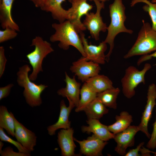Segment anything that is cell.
Returning a JSON list of instances; mask_svg holds the SVG:
<instances>
[{"label":"cell","instance_id":"29","mask_svg":"<svg viewBox=\"0 0 156 156\" xmlns=\"http://www.w3.org/2000/svg\"><path fill=\"white\" fill-rule=\"evenodd\" d=\"M16 31L8 27L3 30H0V43H1L15 38L17 35Z\"/></svg>","mask_w":156,"mask_h":156},{"label":"cell","instance_id":"35","mask_svg":"<svg viewBox=\"0 0 156 156\" xmlns=\"http://www.w3.org/2000/svg\"><path fill=\"white\" fill-rule=\"evenodd\" d=\"M153 57L156 58V51L152 54L142 55L138 60L137 64L138 66H139L143 62L151 60ZM154 65L156 66V64Z\"/></svg>","mask_w":156,"mask_h":156},{"label":"cell","instance_id":"7","mask_svg":"<svg viewBox=\"0 0 156 156\" xmlns=\"http://www.w3.org/2000/svg\"><path fill=\"white\" fill-rule=\"evenodd\" d=\"M94 1L96 7V11L95 13H88L86 15L83 24L89 31L92 38L98 41L99 39L100 32H106L107 27L103 22L101 16V11L105 7L104 2L99 0H94Z\"/></svg>","mask_w":156,"mask_h":156},{"label":"cell","instance_id":"1","mask_svg":"<svg viewBox=\"0 0 156 156\" xmlns=\"http://www.w3.org/2000/svg\"><path fill=\"white\" fill-rule=\"evenodd\" d=\"M109 12L111 21L107 27V34L104 41L109 45V49L106 55V61L108 62L114 47V40L119 33L125 32L132 34L133 31L127 28L124 23L126 19L125 8L122 0H114L109 6Z\"/></svg>","mask_w":156,"mask_h":156},{"label":"cell","instance_id":"36","mask_svg":"<svg viewBox=\"0 0 156 156\" xmlns=\"http://www.w3.org/2000/svg\"><path fill=\"white\" fill-rule=\"evenodd\" d=\"M34 4L36 7L41 8L42 7L47 0H29Z\"/></svg>","mask_w":156,"mask_h":156},{"label":"cell","instance_id":"6","mask_svg":"<svg viewBox=\"0 0 156 156\" xmlns=\"http://www.w3.org/2000/svg\"><path fill=\"white\" fill-rule=\"evenodd\" d=\"M151 68V64L146 63L140 70L133 66L126 69L121 79L122 93L128 99L132 98L135 94V89L141 83L145 84V75Z\"/></svg>","mask_w":156,"mask_h":156},{"label":"cell","instance_id":"30","mask_svg":"<svg viewBox=\"0 0 156 156\" xmlns=\"http://www.w3.org/2000/svg\"><path fill=\"white\" fill-rule=\"evenodd\" d=\"M1 156H29L30 154L22 153L18 151L14 152L13 149L10 146L7 147L0 152Z\"/></svg>","mask_w":156,"mask_h":156},{"label":"cell","instance_id":"40","mask_svg":"<svg viewBox=\"0 0 156 156\" xmlns=\"http://www.w3.org/2000/svg\"><path fill=\"white\" fill-rule=\"evenodd\" d=\"M151 2L153 3H156V0H152Z\"/></svg>","mask_w":156,"mask_h":156},{"label":"cell","instance_id":"17","mask_svg":"<svg viewBox=\"0 0 156 156\" xmlns=\"http://www.w3.org/2000/svg\"><path fill=\"white\" fill-rule=\"evenodd\" d=\"M68 101L69 104L68 107L66 105L64 100L61 101L60 113L57 121L47 128L49 135L51 136L55 135L56 131L58 129H67L70 127L71 122L69 120V116L72 110L75 106L71 101Z\"/></svg>","mask_w":156,"mask_h":156},{"label":"cell","instance_id":"23","mask_svg":"<svg viewBox=\"0 0 156 156\" xmlns=\"http://www.w3.org/2000/svg\"><path fill=\"white\" fill-rule=\"evenodd\" d=\"M83 111L89 119H99L108 113L109 110L96 98L90 103Z\"/></svg>","mask_w":156,"mask_h":156},{"label":"cell","instance_id":"2","mask_svg":"<svg viewBox=\"0 0 156 156\" xmlns=\"http://www.w3.org/2000/svg\"><path fill=\"white\" fill-rule=\"evenodd\" d=\"M52 26L55 32L50 38L51 42L59 41L58 47L64 50H68L70 46H72L79 51L82 56L86 57L80 37L69 21L66 20L59 23H54Z\"/></svg>","mask_w":156,"mask_h":156},{"label":"cell","instance_id":"18","mask_svg":"<svg viewBox=\"0 0 156 156\" xmlns=\"http://www.w3.org/2000/svg\"><path fill=\"white\" fill-rule=\"evenodd\" d=\"M88 126L81 127L82 132L88 134L92 133L102 140L107 141L113 139L114 134L109 130L108 126L102 124L98 119H89L86 121Z\"/></svg>","mask_w":156,"mask_h":156},{"label":"cell","instance_id":"11","mask_svg":"<svg viewBox=\"0 0 156 156\" xmlns=\"http://www.w3.org/2000/svg\"><path fill=\"white\" fill-rule=\"evenodd\" d=\"M139 131L138 126L130 125L124 130L115 134L113 139L117 143L115 151L119 155L125 156L127 148L134 145L135 136Z\"/></svg>","mask_w":156,"mask_h":156},{"label":"cell","instance_id":"37","mask_svg":"<svg viewBox=\"0 0 156 156\" xmlns=\"http://www.w3.org/2000/svg\"><path fill=\"white\" fill-rule=\"evenodd\" d=\"M140 151L141 153L142 156H150V153H153V151L145 148L143 146L140 148Z\"/></svg>","mask_w":156,"mask_h":156},{"label":"cell","instance_id":"31","mask_svg":"<svg viewBox=\"0 0 156 156\" xmlns=\"http://www.w3.org/2000/svg\"><path fill=\"white\" fill-rule=\"evenodd\" d=\"M153 128L149 141L146 146L148 149H154L156 148V118L153 124Z\"/></svg>","mask_w":156,"mask_h":156},{"label":"cell","instance_id":"20","mask_svg":"<svg viewBox=\"0 0 156 156\" xmlns=\"http://www.w3.org/2000/svg\"><path fill=\"white\" fill-rule=\"evenodd\" d=\"M66 0H47L42 10L51 13L53 18L58 21L59 23L67 20V10L62 7V3Z\"/></svg>","mask_w":156,"mask_h":156},{"label":"cell","instance_id":"39","mask_svg":"<svg viewBox=\"0 0 156 156\" xmlns=\"http://www.w3.org/2000/svg\"><path fill=\"white\" fill-rule=\"evenodd\" d=\"M89 0L90 1H94V0ZM99 0L101 2H104L106 1H109V0Z\"/></svg>","mask_w":156,"mask_h":156},{"label":"cell","instance_id":"27","mask_svg":"<svg viewBox=\"0 0 156 156\" xmlns=\"http://www.w3.org/2000/svg\"><path fill=\"white\" fill-rule=\"evenodd\" d=\"M143 2L146 4L143 6V10L148 12L152 23V27L153 29L156 31V3H153L148 0H132L130 3L131 7L136 3Z\"/></svg>","mask_w":156,"mask_h":156},{"label":"cell","instance_id":"12","mask_svg":"<svg viewBox=\"0 0 156 156\" xmlns=\"http://www.w3.org/2000/svg\"><path fill=\"white\" fill-rule=\"evenodd\" d=\"M147 99L146 104L142 113L140 122L138 126L139 131L150 139L151 134L148 131V123L151 117L154 107L156 105V86L155 84L152 83L148 86Z\"/></svg>","mask_w":156,"mask_h":156},{"label":"cell","instance_id":"9","mask_svg":"<svg viewBox=\"0 0 156 156\" xmlns=\"http://www.w3.org/2000/svg\"><path fill=\"white\" fill-rule=\"evenodd\" d=\"M70 70L79 80L84 83L89 78L99 74L101 68L99 64L87 61L82 56L73 63Z\"/></svg>","mask_w":156,"mask_h":156},{"label":"cell","instance_id":"19","mask_svg":"<svg viewBox=\"0 0 156 156\" xmlns=\"http://www.w3.org/2000/svg\"><path fill=\"white\" fill-rule=\"evenodd\" d=\"M14 0H0V21L3 29H5L9 27L19 31V27L14 21L12 16V9Z\"/></svg>","mask_w":156,"mask_h":156},{"label":"cell","instance_id":"25","mask_svg":"<svg viewBox=\"0 0 156 156\" xmlns=\"http://www.w3.org/2000/svg\"><path fill=\"white\" fill-rule=\"evenodd\" d=\"M14 116L13 114L11 112H9L5 106H0V127L5 130L9 135L14 137Z\"/></svg>","mask_w":156,"mask_h":156},{"label":"cell","instance_id":"4","mask_svg":"<svg viewBox=\"0 0 156 156\" xmlns=\"http://www.w3.org/2000/svg\"><path fill=\"white\" fill-rule=\"evenodd\" d=\"M143 25L134 44L124 56L125 59L144 55L156 51V31L148 22L142 20Z\"/></svg>","mask_w":156,"mask_h":156},{"label":"cell","instance_id":"13","mask_svg":"<svg viewBox=\"0 0 156 156\" xmlns=\"http://www.w3.org/2000/svg\"><path fill=\"white\" fill-rule=\"evenodd\" d=\"M74 140L79 145V154L87 156H102V151L108 143L107 141L102 140L94 134L82 141L79 140L75 138Z\"/></svg>","mask_w":156,"mask_h":156},{"label":"cell","instance_id":"28","mask_svg":"<svg viewBox=\"0 0 156 156\" xmlns=\"http://www.w3.org/2000/svg\"><path fill=\"white\" fill-rule=\"evenodd\" d=\"M0 139L2 141L10 143L14 145L21 153L30 154V152L24 148L19 142L16 141L8 136L5 133L3 129L0 127Z\"/></svg>","mask_w":156,"mask_h":156},{"label":"cell","instance_id":"21","mask_svg":"<svg viewBox=\"0 0 156 156\" xmlns=\"http://www.w3.org/2000/svg\"><path fill=\"white\" fill-rule=\"evenodd\" d=\"M115 122L111 125L107 126L109 131L115 134L126 129L133 122V117L128 112H121L119 115L116 116Z\"/></svg>","mask_w":156,"mask_h":156},{"label":"cell","instance_id":"26","mask_svg":"<svg viewBox=\"0 0 156 156\" xmlns=\"http://www.w3.org/2000/svg\"><path fill=\"white\" fill-rule=\"evenodd\" d=\"M97 94L86 82H84L80 89L81 98L75 111H83L86 107L96 98Z\"/></svg>","mask_w":156,"mask_h":156},{"label":"cell","instance_id":"33","mask_svg":"<svg viewBox=\"0 0 156 156\" xmlns=\"http://www.w3.org/2000/svg\"><path fill=\"white\" fill-rule=\"evenodd\" d=\"M14 85L13 84L10 83L4 87L0 88V100L9 95L11 89Z\"/></svg>","mask_w":156,"mask_h":156},{"label":"cell","instance_id":"15","mask_svg":"<svg viewBox=\"0 0 156 156\" xmlns=\"http://www.w3.org/2000/svg\"><path fill=\"white\" fill-rule=\"evenodd\" d=\"M65 74L64 80L66 83V87L58 90L57 93L60 96L67 98L68 100L73 102L77 107L79 105L80 100L81 84L77 81L75 75L70 78L66 72Z\"/></svg>","mask_w":156,"mask_h":156},{"label":"cell","instance_id":"16","mask_svg":"<svg viewBox=\"0 0 156 156\" xmlns=\"http://www.w3.org/2000/svg\"><path fill=\"white\" fill-rule=\"evenodd\" d=\"M74 129L72 128L62 129L58 132L57 141L61 150L62 156H76L80 154H75L76 147L74 142L73 134Z\"/></svg>","mask_w":156,"mask_h":156},{"label":"cell","instance_id":"3","mask_svg":"<svg viewBox=\"0 0 156 156\" xmlns=\"http://www.w3.org/2000/svg\"><path fill=\"white\" fill-rule=\"evenodd\" d=\"M30 70V67L28 64L20 67L16 73V81L18 85L24 88L23 94L27 103L33 107L42 104L41 95L48 86L42 84L37 85L32 82L28 75Z\"/></svg>","mask_w":156,"mask_h":156},{"label":"cell","instance_id":"24","mask_svg":"<svg viewBox=\"0 0 156 156\" xmlns=\"http://www.w3.org/2000/svg\"><path fill=\"white\" fill-rule=\"evenodd\" d=\"M120 92L118 88L113 87L98 93L96 98L106 107L115 109L117 107V99Z\"/></svg>","mask_w":156,"mask_h":156},{"label":"cell","instance_id":"14","mask_svg":"<svg viewBox=\"0 0 156 156\" xmlns=\"http://www.w3.org/2000/svg\"><path fill=\"white\" fill-rule=\"evenodd\" d=\"M14 137L17 141L30 153L34 150L37 141L36 134L16 120L14 116Z\"/></svg>","mask_w":156,"mask_h":156},{"label":"cell","instance_id":"22","mask_svg":"<svg viewBox=\"0 0 156 156\" xmlns=\"http://www.w3.org/2000/svg\"><path fill=\"white\" fill-rule=\"evenodd\" d=\"M85 82L97 94L114 87L112 81L103 75L98 74L91 77Z\"/></svg>","mask_w":156,"mask_h":156},{"label":"cell","instance_id":"8","mask_svg":"<svg viewBox=\"0 0 156 156\" xmlns=\"http://www.w3.org/2000/svg\"><path fill=\"white\" fill-rule=\"evenodd\" d=\"M87 0H68L72 6L67 10V20L70 21L78 33L86 29L81 21V17L88 14L93 7Z\"/></svg>","mask_w":156,"mask_h":156},{"label":"cell","instance_id":"5","mask_svg":"<svg viewBox=\"0 0 156 156\" xmlns=\"http://www.w3.org/2000/svg\"><path fill=\"white\" fill-rule=\"evenodd\" d=\"M30 46H35V49L27 54L26 57L33 69L29 78L32 81H34L39 73L43 71L42 64L44 58L54 50L49 42L39 36H36L32 40Z\"/></svg>","mask_w":156,"mask_h":156},{"label":"cell","instance_id":"32","mask_svg":"<svg viewBox=\"0 0 156 156\" xmlns=\"http://www.w3.org/2000/svg\"><path fill=\"white\" fill-rule=\"evenodd\" d=\"M7 60L5 55L4 47H0V78L2 76L5 69Z\"/></svg>","mask_w":156,"mask_h":156},{"label":"cell","instance_id":"10","mask_svg":"<svg viewBox=\"0 0 156 156\" xmlns=\"http://www.w3.org/2000/svg\"><path fill=\"white\" fill-rule=\"evenodd\" d=\"M80 37L86 55L85 58L99 64H104L106 61L105 52L107 50V43L103 41L98 45L89 44L83 31L81 32Z\"/></svg>","mask_w":156,"mask_h":156},{"label":"cell","instance_id":"38","mask_svg":"<svg viewBox=\"0 0 156 156\" xmlns=\"http://www.w3.org/2000/svg\"><path fill=\"white\" fill-rule=\"evenodd\" d=\"M4 144L1 141H0V152H1L2 150V147L3 146Z\"/></svg>","mask_w":156,"mask_h":156},{"label":"cell","instance_id":"41","mask_svg":"<svg viewBox=\"0 0 156 156\" xmlns=\"http://www.w3.org/2000/svg\"><path fill=\"white\" fill-rule=\"evenodd\" d=\"M153 153L154 154V156H156V152H153Z\"/></svg>","mask_w":156,"mask_h":156},{"label":"cell","instance_id":"34","mask_svg":"<svg viewBox=\"0 0 156 156\" xmlns=\"http://www.w3.org/2000/svg\"><path fill=\"white\" fill-rule=\"evenodd\" d=\"M144 142H142L140 143L134 149H130L128 152H126L125 155V156H139L140 155L139 154L140 148L144 144Z\"/></svg>","mask_w":156,"mask_h":156}]
</instances>
